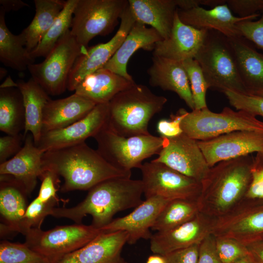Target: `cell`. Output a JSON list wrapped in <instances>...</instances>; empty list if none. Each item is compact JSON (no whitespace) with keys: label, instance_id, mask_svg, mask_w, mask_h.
Masks as SVG:
<instances>
[{"label":"cell","instance_id":"obj_13","mask_svg":"<svg viewBox=\"0 0 263 263\" xmlns=\"http://www.w3.org/2000/svg\"><path fill=\"white\" fill-rule=\"evenodd\" d=\"M158 156L153 160L186 175L201 181L210 167L200 148L197 140L184 132L172 138H164Z\"/></svg>","mask_w":263,"mask_h":263},{"label":"cell","instance_id":"obj_12","mask_svg":"<svg viewBox=\"0 0 263 263\" xmlns=\"http://www.w3.org/2000/svg\"><path fill=\"white\" fill-rule=\"evenodd\" d=\"M143 194L146 199L159 196L170 200H197L201 182L186 176L167 165L151 161L140 168Z\"/></svg>","mask_w":263,"mask_h":263},{"label":"cell","instance_id":"obj_2","mask_svg":"<svg viewBox=\"0 0 263 263\" xmlns=\"http://www.w3.org/2000/svg\"><path fill=\"white\" fill-rule=\"evenodd\" d=\"M141 180L116 177L103 181L89 189L83 201L72 207H54L51 213L80 224L84 217H92V225L100 229L109 224L117 212L135 208L143 201Z\"/></svg>","mask_w":263,"mask_h":263},{"label":"cell","instance_id":"obj_19","mask_svg":"<svg viewBox=\"0 0 263 263\" xmlns=\"http://www.w3.org/2000/svg\"><path fill=\"white\" fill-rule=\"evenodd\" d=\"M27 134L21 150L0 164V175L10 176L28 195L35 189L43 171L42 158L44 152L35 145L32 134Z\"/></svg>","mask_w":263,"mask_h":263},{"label":"cell","instance_id":"obj_15","mask_svg":"<svg viewBox=\"0 0 263 263\" xmlns=\"http://www.w3.org/2000/svg\"><path fill=\"white\" fill-rule=\"evenodd\" d=\"M109 111V103L96 104L87 115L74 123L42 133L37 146L45 152L85 142L89 137H94L105 126Z\"/></svg>","mask_w":263,"mask_h":263},{"label":"cell","instance_id":"obj_39","mask_svg":"<svg viewBox=\"0 0 263 263\" xmlns=\"http://www.w3.org/2000/svg\"><path fill=\"white\" fill-rule=\"evenodd\" d=\"M230 104L237 110L247 112L263 117V92L254 94H243L227 90L224 92Z\"/></svg>","mask_w":263,"mask_h":263},{"label":"cell","instance_id":"obj_8","mask_svg":"<svg viewBox=\"0 0 263 263\" xmlns=\"http://www.w3.org/2000/svg\"><path fill=\"white\" fill-rule=\"evenodd\" d=\"M88 48L80 46L68 30L39 63L28 67L31 77L49 94L58 95L67 89L70 73L77 58Z\"/></svg>","mask_w":263,"mask_h":263},{"label":"cell","instance_id":"obj_22","mask_svg":"<svg viewBox=\"0 0 263 263\" xmlns=\"http://www.w3.org/2000/svg\"><path fill=\"white\" fill-rule=\"evenodd\" d=\"M181 21L199 30H213L219 31L228 38L242 37L236 27L240 21L253 20L259 14L244 18L234 16L227 4L218 5L211 9L198 6L190 9H177Z\"/></svg>","mask_w":263,"mask_h":263},{"label":"cell","instance_id":"obj_32","mask_svg":"<svg viewBox=\"0 0 263 263\" xmlns=\"http://www.w3.org/2000/svg\"><path fill=\"white\" fill-rule=\"evenodd\" d=\"M6 12L0 6V61L5 66L22 72L28 70L35 59L26 48L20 34L14 35L8 28Z\"/></svg>","mask_w":263,"mask_h":263},{"label":"cell","instance_id":"obj_56","mask_svg":"<svg viewBox=\"0 0 263 263\" xmlns=\"http://www.w3.org/2000/svg\"><path fill=\"white\" fill-rule=\"evenodd\" d=\"M7 74V71L6 69H5L4 68H0V79H1V78H3L5 75H6Z\"/></svg>","mask_w":263,"mask_h":263},{"label":"cell","instance_id":"obj_33","mask_svg":"<svg viewBox=\"0 0 263 263\" xmlns=\"http://www.w3.org/2000/svg\"><path fill=\"white\" fill-rule=\"evenodd\" d=\"M25 110L22 94L17 87L0 88V130L15 135L24 131Z\"/></svg>","mask_w":263,"mask_h":263},{"label":"cell","instance_id":"obj_5","mask_svg":"<svg viewBox=\"0 0 263 263\" xmlns=\"http://www.w3.org/2000/svg\"><path fill=\"white\" fill-rule=\"evenodd\" d=\"M194 59L199 64L209 89L248 94L241 79L234 49L228 38L208 30Z\"/></svg>","mask_w":263,"mask_h":263},{"label":"cell","instance_id":"obj_18","mask_svg":"<svg viewBox=\"0 0 263 263\" xmlns=\"http://www.w3.org/2000/svg\"><path fill=\"white\" fill-rule=\"evenodd\" d=\"M171 201L155 196L143 201L129 214L113 219L109 224L101 228L103 232L126 231L129 235V244H135L140 239H150V229L161 211Z\"/></svg>","mask_w":263,"mask_h":263},{"label":"cell","instance_id":"obj_16","mask_svg":"<svg viewBox=\"0 0 263 263\" xmlns=\"http://www.w3.org/2000/svg\"><path fill=\"white\" fill-rule=\"evenodd\" d=\"M197 142L211 168L222 161L263 151V132L239 131Z\"/></svg>","mask_w":263,"mask_h":263},{"label":"cell","instance_id":"obj_51","mask_svg":"<svg viewBox=\"0 0 263 263\" xmlns=\"http://www.w3.org/2000/svg\"><path fill=\"white\" fill-rule=\"evenodd\" d=\"M177 7L182 10H188L200 6L201 0H175Z\"/></svg>","mask_w":263,"mask_h":263},{"label":"cell","instance_id":"obj_43","mask_svg":"<svg viewBox=\"0 0 263 263\" xmlns=\"http://www.w3.org/2000/svg\"><path fill=\"white\" fill-rule=\"evenodd\" d=\"M41 186L37 197L45 202L54 199L59 201L57 192L60 187L59 176L50 170H43L39 177Z\"/></svg>","mask_w":263,"mask_h":263},{"label":"cell","instance_id":"obj_3","mask_svg":"<svg viewBox=\"0 0 263 263\" xmlns=\"http://www.w3.org/2000/svg\"><path fill=\"white\" fill-rule=\"evenodd\" d=\"M252 159L248 155L210 168L197 199L201 213L212 218L221 216L245 198L251 182Z\"/></svg>","mask_w":263,"mask_h":263},{"label":"cell","instance_id":"obj_6","mask_svg":"<svg viewBox=\"0 0 263 263\" xmlns=\"http://www.w3.org/2000/svg\"><path fill=\"white\" fill-rule=\"evenodd\" d=\"M180 125L185 134L197 141L239 131L263 132V122L255 116L242 110L235 111L227 107L220 113H214L207 107L190 112L185 110Z\"/></svg>","mask_w":263,"mask_h":263},{"label":"cell","instance_id":"obj_23","mask_svg":"<svg viewBox=\"0 0 263 263\" xmlns=\"http://www.w3.org/2000/svg\"><path fill=\"white\" fill-rule=\"evenodd\" d=\"M149 83L175 93L190 109H195L189 82L183 62L153 56L148 70Z\"/></svg>","mask_w":263,"mask_h":263},{"label":"cell","instance_id":"obj_44","mask_svg":"<svg viewBox=\"0 0 263 263\" xmlns=\"http://www.w3.org/2000/svg\"><path fill=\"white\" fill-rule=\"evenodd\" d=\"M185 110V109L181 108L176 114L170 115V119H162L158 122L157 129L161 137L172 138L183 133L180 124Z\"/></svg>","mask_w":263,"mask_h":263},{"label":"cell","instance_id":"obj_47","mask_svg":"<svg viewBox=\"0 0 263 263\" xmlns=\"http://www.w3.org/2000/svg\"><path fill=\"white\" fill-rule=\"evenodd\" d=\"M199 244L175 250L162 256L166 263H198Z\"/></svg>","mask_w":263,"mask_h":263},{"label":"cell","instance_id":"obj_57","mask_svg":"<svg viewBox=\"0 0 263 263\" xmlns=\"http://www.w3.org/2000/svg\"><path fill=\"white\" fill-rule=\"evenodd\" d=\"M122 263H128V262H126L125 261H124L123 262H122Z\"/></svg>","mask_w":263,"mask_h":263},{"label":"cell","instance_id":"obj_17","mask_svg":"<svg viewBox=\"0 0 263 263\" xmlns=\"http://www.w3.org/2000/svg\"><path fill=\"white\" fill-rule=\"evenodd\" d=\"M212 219L199 213L188 222L169 230L157 232L150 238V248L163 256L175 250L199 244L211 234Z\"/></svg>","mask_w":263,"mask_h":263},{"label":"cell","instance_id":"obj_9","mask_svg":"<svg viewBox=\"0 0 263 263\" xmlns=\"http://www.w3.org/2000/svg\"><path fill=\"white\" fill-rule=\"evenodd\" d=\"M128 5L127 0H78L71 33L80 46L88 48L93 38L113 31Z\"/></svg>","mask_w":263,"mask_h":263},{"label":"cell","instance_id":"obj_21","mask_svg":"<svg viewBox=\"0 0 263 263\" xmlns=\"http://www.w3.org/2000/svg\"><path fill=\"white\" fill-rule=\"evenodd\" d=\"M124 231L101 232L89 243L64 256L57 263H122L121 252L128 243Z\"/></svg>","mask_w":263,"mask_h":263},{"label":"cell","instance_id":"obj_49","mask_svg":"<svg viewBox=\"0 0 263 263\" xmlns=\"http://www.w3.org/2000/svg\"><path fill=\"white\" fill-rule=\"evenodd\" d=\"M247 247L256 263H263V241L253 243Z\"/></svg>","mask_w":263,"mask_h":263},{"label":"cell","instance_id":"obj_14","mask_svg":"<svg viewBox=\"0 0 263 263\" xmlns=\"http://www.w3.org/2000/svg\"><path fill=\"white\" fill-rule=\"evenodd\" d=\"M120 21L117 31L109 41L88 48L77 58L69 75L67 90L75 91L87 75L103 68L118 50L135 22L129 5Z\"/></svg>","mask_w":263,"mask_h":263},{"label":"cell","instance_id":"obj_52","mask_svg":"<svg viewBox=\"0 0 263 263\" xmlns=\"http://www.w3.org/2000/svg\"><path fill=\"white\" fill-rule=\"evenodd\" d=\"M226 0H201V5L209 6L213 7L225 4Z\"/></svg>","mask_w":263,"mask_h":263},{"label":"cell","instance_id":"obj_35","mask_svg":"<svg viewBox=\"0 0 263 263\" xmlns=\"http://www.w3.org/2000/svg\"><path fill=\"white\" fill-rule=\"evenodd\" d=\"M78 0H66L64 6L37 46L31 52L35 59L46 57L59 39L71 28L75 8Z\"/></svg>","mask_w":263,"mask_h":263},{"label":"cell","instance_id":"obj_37","mask_svg":"<svg viewBox=\"0 0 263 263\" xmlns=\"http://www.w3.org/2000/svg\"><path fill=\"white\" fill-rule=\"evenodd\" d=\"M0 263H52L24 243L3 241L0 244Z\"/></svg>","mask_w":263,"mask_h":263},{"label":"cell","instance_id":"obj_54","mask_svg":"<svg viewBox=\"0 0 263 263\" xmlns=\"http://www.w3.org/2000/svg\"><path fill=\"white\" fill-rule=\"evenodd\" d=\"M17 82H15L11 76L6 77L4 82L0 85V88L17 87Z\"/></svg>","mask_w":263,"mask_h":263},{"label":"cell","instance_id":"obj_31","mask_svg":"<svg viewBox=\"0 0 263 263\" xmlns=\"http://www.w3.org/2000/svg\"><path fill=\"white\" fill-rule=\"evenodd\" d=\"M36 13L29 25L20 34L31 53L40 42L63 9L66 1L34 0Z\"/></svg>","mask_w":263,"mask_h":263},{"label":"cell","instance_id":"obj_36","mask_svg":"<svg viewBox=\"0 0 263 263\" xmlns=\"http://www.w3.org/2000/svg\"><path fill=\"white\" fill-rule=\"evenodd\" d=\"M58 201L53 199L44 202L37 197L27 206L24 215L14 229L13 234L20 233L24 235L31 229L41 228L45 218L51 215Z\"/></svg>","mask_w":263,"mask_h":263},{"label":"cell","instance_id":"obj_38","mask_svg":"<svg viewBox=\"0 0 263 263\" xmlns=\"http://www.w3.org/2000/svg\"><path fill=\"white\" fill-rule=\"evenodd\" d=\"M183 64L189 82L194 110L207 107L206 93L209 87L199 64L194 58L187 59Z\"/></svg>","mask_w":263,"mask_h":263},{"label":"cell","instance_id":"obj_7","mask_svg":"<svg viewBox=\"0 0 263 263\" xmlns=\"http://www.w3.org/2000/svg\"><path fill=\"white\" fill-rule=\"evenodd\" d=\"M97 150L111 165L119 169L131 171L139 168L142 162L159 153L164 139L151 134L125 137L119 135L107 125L94 137Z\"/></svg>","mask_w":263,"mask_h":263},{"label":"cell","instance_id":"obj_25","mask_svg":"<svg viewBox=\"0 0 263 263\" xmlns=\"http://www.w3.org/2000/svg\"><path fill=\"white\" fill-rule=\"evenodd\" d=\"M96 105L75 93L63 98L50 99L43 110L42 133L74 123L87 115Z\"/></svg>","mask_w":263,"mask_h":263},{"label":"cell","instance_id":"obj_4","mask_svg":"<svg viewBox=\"0 0 263 263\" xmlns=\"http://www.w3.org/2000/svg\"><path fill=\"white\" fill-rule=\"evenodd\" d=\"M167 101L165 97L153 94L147 86L135 83L110 101L107 125L125 137L150 134V121Z\"/></svg>","mask_w":263,"mask_h":263},{"label":"cell","instance_id":"obj_55","mask_svg":"<svg viewBox=\"0 0 263 263\" xmlns=\"http://www.w3.org/2000/svg\"><path fill=\"white\" fill-rule=\"evenodd\" d=\"M232 263H256V262L249 253L248 255L238 259Z\"/></svg>","mask_w":263,"mask_h":263},{"label":"cell","instance_id":"obj_30","mask_svg":"<svg viewBox=\"0 0 263 263\" xmlns=\"http://www.w3.org/2000/svg\"><path fill=\"white\" fill-rule=\"evenodd\" d=\"M23 98L25 110V127L23 136L31 133L35 145L38 144L42 134L44 108L51 99L49 95L32 77L17 82Z\"/></svg>","mask_w":263,"mask_h":263},{"label":"cell","instance_id":"obj_29","mask_svg":"<svg viewBox=\"0 0 263 263\" xmlns=\"http://www.w3.org/2000/svg\"><path fill=\"white\" fill-rule=\"evenodd\" d=\"M0 236L13 235V231L25 213L26 196L23 188L10 176L0 175Z\"/></svg>","mask_w":263,"mask_h":263},{"label":"cell","instance_id":"obj_53","mask_svg":"<svg viewBox=\"0 0 263 263\" xmlns=\"http://www.w3.org/2000/svg\"><path fill=\"white\" fill-rule=\"evenodd\" d=\"M146 263H166V262L162 256L155 254L149 256Z\"/></svg>","mask_w":263,"mask_h":263},{"label":"cell","instance_id":"obj_1","mask_svg":"<svg viewBox=\"0 0 263 263\" xmlns=\"http://www.w3.org/2000/svg\"><path fill=\"white\" fill-rule=\"evenodd\" d=\"M42 163L43 170H52L63 178L62 192L89 190L106 180L132 176V171L114 167L85 142L47 150Z\"/></svg>","mask_w":263,"mask_h":263},{"label":"cell","instance_id":"obj_34","mask_svg":"<svg viewBox=\"0 0 263 263\" xmlns=\"http://www.w3.org/2000/svg\"><path fill=\"white\" fill-rule=\"evenodd\" d=\"M200 212L197 200H172L161 211L151 230L157 232L170 230L191 220Z\"/></svg>","mask_w":263,"mask_h":263},{"label":"cell","instance_id":"obj_27","mask_svg":"<svg viewBox=\"0 0 263 263\" xmlns=\"http://www.w3.org/2000/svg\"><path fill=\"white\" fill-rule=\"evenodd\" d=\"M135 21L149 25L163 39L169 38L177 10L175 0H129Z\"/></svg>","mask_w":263,"mask_h":263},{"label":"cell","instance_id":"obj_24","mask_svg":"<svg viewBox=\"0 0 263 263\" xmlns=\"http://www.w3.org/2000/svg\"><path fill=\"white\" fill-rule=\"evenodd\" d=\"M162 39L156 30L135 21L118 50L103 68L134 81L127 71V64L131 57L140 49L153 50L156 43Z\"/></svg>","mask_w":263,"mask_h":263},{"label":"cell","instance_id":"obj_41","mask_svg":"<svg viewBox=\"0 0 263 263\" xmlns=\"http://www.w3.org/2000/svg\"><path fill=\"white\" fill-rule=\"evenodd\" d=\"M251 171V182L245 198L263 199V151L253 157Z\"/></svg>","mask_w":263,"mask_h":263},{"label":"cell","instance_id":"obj_10","mask_svg":"<svg viewBox=\"0 0 263 263\" xmlns=\"http://www.w3.org/2000/svg\"><path fill=\"white\" fill-rule=\"evenodd\" d=\"M101 232L92 225L81 224L58 226L47 231L33 228L24 235V244L52 263H57L66 255L89 243Z\"/></svg>","mask_w":263,"mask_h":263},{"label":"cell","instance_id":"obj_20","mask_svg":"<svg viewBox=\"0 0 263 263\" xmlns=\"http://www.w3.org/2000/svg\"><path fill=\"white\" fill-rule=\"evenodd\" d=\"M207 30L185 24L180 19L176 10L170 35L156 43L153 56L181 62L194 58Z\"/></svg>","mask_w":263,"mask_h":263},{"label":"cell","instance_id":"obj_45","mask_svg":"<svg viewBox=\"0 0 263 263\" xmlns=\"http://www.w3.org/2000/svg\"><path fill=\"white\" fill-rule=\"evenodd\" d=\"M230 10L241 18L249 17L263 10V0H226Z\"/></svg>","mask_w":263,"mask_h":263},{"label":"cell","instance_id":"obj_26","mask_svg":"<svg viewBox=\"0 0 263 263\" xmlns=\"http://www.w3.org/2000/svg\"><path fill=\"white\" fill-rule=\"evenodd\" d=\"M134 84V81L102 68L87 75L75 93L96 104L108 103L118 93Z\"/></svg>","mask_w":263,"mask_h":263},{"label":"cell","instance_id":"obj_40","mask_svg":"<svg viewBox=\"0 0 263 263\" xmlns=\"http://www.w3.org/2000/svg\"><path fill=\"white\" fill-rule=\"evenodd\" d=\"M215 247L222 263H232L249 254L246 246L229 238H216Z\"/></svg>","mask_w":263,"mask_h":263},{"label":"cell","instance_id":"obj_50","mask_svg":"<svg viewBox=\"0 0 263 263\" xmlns=\"http://www.w3.org/2000/svg\"><path fill=\"white\" fill-rule=\"evenodd\" d=\"M0 4L5 11H18L29 5L21 0H0Z\"/></svg>","mask_w":263,"mask_h":263},{"label":"cell","instance_id":"obj_11","mask_svg":"<svg viewBox=\"0 0 263 263\" xmlns=\"http://www.w3.org/2000/svg\"><path fill=\"white\" fill-rule=\"evenodd\" d=\"M211 234L246 246L263 241V199L244 198L225 214L213 218Z\"/></svg>","mask_w":263,"mask_h":263},{"label":"cell","instance_id":"obj_28","mask_svg":"<svg viewBox=\"0 0 263 263\" xmlns=\"http://www.w3.org/2000/svg\"><path fill=\"white\" fill-rule=\"evenodd\" d=\"M242 82L248 94L263 92V54L243 37L229 38Z\"/></svg>","mask_w":263,"mask_h":263},{"label":"cell","instance_id":"obj_48","mask_svg":"<svg viewBox=\"0 0 263 263\" xmlns=\"http://www.w3.org/2000/svg\"><path fill=\"white\" fill-rule=\"evenodd\" d=\"M198 263H222L215 247V237L210 234L199 244Z\"/></svg>","mask_w":263,"mask_h":263},{"label":"cell","instance_id":"obj_46","mask_svg":"<svg viewBox=\"0 0 263 263\" xmlns=\"http://www.w3.org/2000/svg\"><path fill=\"white\" fill-rule=\"evenodd\" d=\"M25 139L23 135H7L0 138V164L8 160L12 156H15L22 149V140Z\"/></svg>","mask_w":263,"mask_h":263},{"label":"cell","instance_id":"obj_42","mask_svg":"<svg viewBox=\"0 0 263 263\" xmlns=\"http://www.w3.org/2000/svg\"><path fill=\"white\" fill-rule=\"evenodd\" d=\"M260 19L257 21L246 20L236 24L242 37L252 42L263 51V10Z\"/></svg>","mask_w":263,"mask_h":263}]
</instances>
